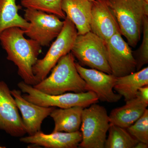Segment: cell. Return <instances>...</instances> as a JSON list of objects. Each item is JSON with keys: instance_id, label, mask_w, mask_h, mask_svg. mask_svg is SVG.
<instances>
[{"instance_id": "obj_14", "label": "cell", "mask_w": 148, "mask_h": 148, "mask_svg": "<svg viewBox=\"0 0 148 148\" xmlns=\"http://www.w3.org/2000/svg\"><path fill=\"white\" fill-rule=\"evenodd\" d=\"M20 142L46 148H77L82 140L79 131L74 132H52L46 134L41 130L34 135L20 138Z\"/></svg>"}, {"instance_id": "obj_22", "label": "cell", "mask_w": 148, "mask_h": 148, "mask_svg": "<svg viewBox=\"0 0 148 148\" xmlns=\"http://www.w3.org/2000/svg\"><path fill=\"white\" fill-rule=\"evenodd\" d=\"M138 142L148 144V110L146 109L140 118L126 129Z\"/></svg>"}, {"instance_id": "obj_10", "label": "cell", "mask_w": 148, "mask_h": 148, "mask_svg": "<svg viewBox=\"0 0 148 148\" xmlns=\"http://www.w3.org/2000/svg\"><path fill=\"white\" fill-rule=\"evenodd\" d=\"M0 130L15 138L27 134L15 99L3 81H0Z\"/></svg>"}, {"instance_id": "obj_11", "label": "cell", "mask_w": 148, "mask_h": 148, "mask_svg": "<svg viewBox=\"0 0 148 148\" xmlns=\"http://www.w3.org/2000/svg\"><path fill=\"white\" fill-rule=\"evenodd\" d=\"M77 71L86 83L88 91L96 94L98 100L109 103H116L122 96L115 93L113 89L116 77L95 69H88L75 62Z\"/></svg>"}, {"instance_id": "obj_8", "label": "cell", "mask_w": 148, "mask_h": 148, "mask_svg": "<svg viewBox=\"0 0 148 148\" xmlns=\"http://www.w3.org/2000/svg\"><path fill=\"white\" fill-rule=\"evenodd\" d=\"M24 18L29 23L25 35L42 46H48L61 33L64 21L58 16L41 11L26 8Z\"/></svg>"}, {"instance_id": "obj_7", "label": "cell", "mask_w": 148, "mask_h": 148, "mask_svg": "<svg viewBox=\"0 0 148 148\" xmlns=\"http://www.w3.org/2000/svg\"><path fill=\"white\" fill-rule=\"evenodd\" d=\"M71 52L80 65L112 74L106 42L90 31L84 34L77 35Z\"/></svg>"}, {"instance_id": "obj_4", "label": "cell", "mask_w": 148, "mask_h": 148, "mask_svg": "<svg viewBox=\"0 0 148 148\" xmlns=\"http://www.w3.org/2000/svg\"><path fill=\"white\" fill-rule=\"evenodd\" d=\"M17 86L21 92L24 93L22 95L24 99L42 107L64 109L80 106L86 108L93 103H98L99 101L96 94L91 91L51 95L41 92L33 86L27 84L23 81L18 83Z\"/></svg>"}, {"instance_id": "obj_16", "label": "cell", "mask_w": 148, "mask_h": 148, "mask_svg": "<svg viewBox=\"0 0 148 148\" xmlns=\"http://www.w3.org/2000/svg\"><path fill=\"white\" fill-rule=\"evenodd\" d=\"M125 103L124 106L113 110L109 116L110 124L126 129L143 115L148 103L137 97Z\"/></svg>"}, {"instance_id": "obj_26", "label": "cell", "mask_w": 148, "mask_h": 148, "mask_svg": "<svg viewBox=\"0 0 148 148\" xmlns=\"http://www.w3.org/2000/svg\"><path fill=\"white\" fill-rule=\"evenodd\" d=\"M88 1H90L93 2L94 0H88Z\"/></svg>"}, {"instance_id": "obj_18", "label": "cell", "mask_w": 148, "mask_h": 148, "mask_svg": "<svg viewBox=\"0 0 148 148\" xmlns=\"http://www.w3.org/2000/svg\"><path fill=\"white\" fill-rule=\"evenodd\" d=\"M148 85V67L117 77L114 89L127 101L136 97L140 88Z\"/></svg>"}, {"instance_id": "obj_9", "label": "cell", "mask_w": 148, "mask_h": 148, "mask_svg": "<svg viewBox=\"0 0 148 148\" xmlns=\"http://www.w3.org/2000/svg\"><path fill=\"white\" fill-rule=\"evenodd\" d=\"M106 44L108 61L113 75L119 77L135 72L136 62L133 51L119 32Z\"/></svg>"}, {"instance_id": "obj_20", "label": "cell", "mask_w": 148, "mask_h": 148, "mask_svg": "<svg viewBox=\"0 0 148 148\" xmlns=\"http://www.w3.org/2000/svg\"><path fill=\"white\" fill-rule=\"evenodd\" d=\"M108 132L105 148H134L138 142L127 130L117 125L110 124Z\"/></svg>"}, {"instance_id": "obj_19", "label": "cell", "mask_w": 148, "mask_h": 148, "mask_svg": "<svg viewBox=\"0 0 148 148\" xmlns=\"http://www.w3.org/2000/svg\"><path fill=\"white\" fill-rule=\"evenodd\" d=\"M20 8L16 0H0V34L11 27L25 30L29 27V22L18 13Z\"/></svg>"}, {"instance_id": "obj_13", "label": "cell", "mask_w": 148, "mask_h": 148, "mask_svg": "<svg viewBox=\"0 0 148 148\" xmlns=\"http://www.w3.org/2000/svg\"><path fill=\"white\" fill-rule=\"evenodd\" d=\"M90 32L108 41L118 32V24L106 0H94L92 2L90 23Z\"/></svg>"}, {"instance_id": "obj_6", "label": "cell", "mask_w": 148, "mask_h": 148, "mask_svg": "<svg viewBox=\"0 0 148 148\" xmlns=\"http://www.w3.org/2000/svg\"><path fill=\"white\" fill-rule=\"evenodd\" d=\"M64 27L45 56L38 59L33 67V72L37 84L45 78L58 60L71 51L77 36L73 23L66 17Z\"/></svg>"}, {"instance_id": "obj_23", "label": "cell", "mask_w": 148, "mask_h": 148, "mask_svg": "<svg viewBox=\"0 0 148 148\" xmlns=\"http://www.w3.org/2000/svg\"><path fill=\"white\" fill-rule=\"evenodd\" d=\"M143 39L141 45L133 53L136 62V70L140 71L148 63V16L144 18L143 25Z\"/></svg>"}, {"instance_id": "obj_3", "label": "cell", "mask_w": 148, "mask_h": 148, "mask_svg": "<svg viewBox=\"0 0 148 148\" xmlns=\"http://www.w3.org/2000/svg\"><path fill=\"white\" fill-rule=\"evenodd\" d=\"M116 19L121 35L135 47L141 39L144 18L148 16L145 0H106Z\"/></svg>"}, {"instance_id": "obj_17", "label": "cell", "mask_w": 148, "mask_h": 148, "mask_svg": "<svg viewBox=\"0 0 148 148\" xmlns=\"http://www.w3.org/2000/svg\"><path fill=\"white\" fill-rule=\"evenodd\" d=\"M84 108L80 106L64 109L56 108L49 115L55 124L52 132L71 133L79 131Z\"/></svg>"}, {"instance_id": "obj_25", "label": "cell", "mask_w": 148, "mask_h": 148, "mask_svg": "<svg viewBox=\"0 0 148 148\" xmlns=\"http://www.w3.org/2000/svg\"><path fill=\"white\" fill-rule=\"evenodd\" d=\"M148 144L143 142H138L134 148H148Z\"/></svg>"}, {"instance_id": "obj_21", "label": "cell", "mask_w": 148, "mask_h": 148, "mask_svg": "<svg viewBox=\"0 0 148 148\" xmlns=\"http://www.w3.org/2000/svg\"><path fill=\"white\" fill-rule=\"evenodd\" d=\"M62 0H21L22 6L26 8L41 11L55 14L65 19L66 16L61 9Z\"/></svg>"}, {"instance_id": "obj_1", "label": "cell", "mask_w": 148, "mask_h": 148, "mask_svg": "<svg viewBox=\"0 0 148 148\" xmlns=\"http://www.w3.org/2000/svg\"><path fill=\"white\" fill-rule=\"evenodd\" d=\"M24 35V30L21 28H8L0 34V43L7 54V59L17 66L18 75L25 83L33 86L37 83L33 67L38 59L42 46Z\"/></svg>"}, {"instance_id": "obj_24", "label": "cell", "mask_w": 148, "mask_h": 148, "mask_svg": "<svg viewBox=\"0 0 148 148\" xmlns=\"http://www.w3.org/2000/svg\"><path fill=\"white\" fill-rule=\"evenodd\" d=\"M136 97L148 103V85L140 88L138 89Z\"/></svg>"}, {"instance_id": "obj_12", "label": "cell", "mask_w": 148, "mask_h": 148, "mask_svg": "<svg viewBox=\"0 0 148 148\" xmlns=\"http://www.w3.org/2000/svg\"><path fill=\"white\" fill-rule=\"evenodd\" d=\"M10 92L21 112L27 134L31 136L40 131L43 121L56 108L42 107L31 103L23 98L20 90L14 89Z\"/></svg>"}, {"instance_id": "obj_27", "label": "cell", "mask_w": 148, "mask_h": 148, "mask_svg": "<svg viewBox=\"0 0 148 148\" xmlns=\"http://www.w3.org/2000/svg\"><path fill=\"white\" fill-rule=\"evenodd\" d=\"M5 148V147H2L1 146H0V148Z\"/></svg>"}, {"instance_id": "obj_15", "label": "cell", "mask_w": 148, "mask_h": 148, "mask_svg": "<svg viewBox=\"0 0 148 148\" xmlns=\"http://www.w3.org/2000/svg\"><path fill=\"white\" fill-rule=\"evenodd\" d=\"M92 2L88 0H62L61 9L73 23L77 35L90 32Z\"/></svg>"}, {"instance_id": "obj_5", "label": "cell", "mask_w": 148, "mask_h": 148, "mask_svg": "<svg viewBox=\"0 0 148 148\" xmlns=\"http://www.w3.org/2000/svg\"><path fill=\"white\" fill-rule=\"evenodd\" d=\"M110 123L107 110L93 103L83 110L80 128L82 140L78 147L104 148Z\"/></svg>"}, {"instance_id": "obj_2", "label": "cell", "mask_w": 148, "mask_h": 148, "mask_svg": "<svg viewBox=\"0 0 148 148\" xmlns=\"http://www.w3.org/2000/svg\"><path fill=\"white\" fill-rule=\"evenodd\" d=\"M75 62L71 52L62 56L51 70L49 76L33 87L51 95L70 91L76 93L87 91L86 83L77 71Z\"/></svg>"}]
</instances>
